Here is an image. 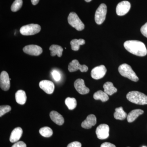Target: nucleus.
<instances>
[{
  "label": "nucleus",
  "instance_id": "nucleus-1",
  "mask_svg": "<svg viewBox=\"0 0 147 147\" xmlns=\"http://www.w3.org/2000/svg\"><path fill=\"white\" fill-rule=\"evenodd\" d=\"M124 47L129 53L139 57H144L147 54V50L144 43L137 40L125 41Z\"/></svg>",
  "mask_w": 147,
  "mask_h": 147
},
{
  "label": "nucleus",
  "instance_id": "nucleus-2",
  "mask_svg": "<svg viewBox=\"0 0 147 147\" xmlns=\"http://www.w3.org/2000/svg\"><path fill=\"white\" fill-rule=\"evenodd\" d=\"M126 98L130 102L137 105L147 104V96L140 92L133 91L127 94Z\"/></svg>",
  "mask_w": 147,
  "mask_h": 147
},
{
  "label": "nucleus",
  "instance_id": "nucleus-3",
  "mask_svg": "<svg viewBox=\"0 0 147 147\" xmlns=\"http://www.w3.org/2000/svg\"><path fill=\"white\" fill-rule=\"evenodd\" d=\"M118 70L121 76L128 78L134 82L139 81V78L136 73L133 71L131 67L127 64L124 63L121 65L119 66Z\"/></svg>",
  "mask_w": 147,
  "mask_h": 147
},
{
  "label": "nucleus",
  "instance_id": "nucleus-4",
  "mask_svg": "<svg viewBox=\"0 0 147 147\" xmlns=\"http://www.w3.org/2000/svg\"><path fill=\"white\" fill-rule=\"evenodd\" d=\"M67 20L69 24L77 30H83L85 28L84 24L75 12H71L69 13Z\"/></svg>",
  "mask_w": 147,
  "mask_h": 147
},
{
  "label": "nucleus",
  "instance_id": "nucleus-5",
  "mask_svg": "<svg viewBox=\"0 0 147 147\" xmlns=\"http://www.w3.org/2000/svg\"><path fill=\"white\" fill-rule=\"evenodd\" d=\"M40 30L41 27L38 24H30L21 27L20 32L23 35L30 36L38 33Z\"/></svg>",
  "mask_w": 147,
  "mask_h": 147
},
{
  "label": "nucleus",
  "instance_id": "nucleus-6",
  "mask_svg": "<svg viewBox=\"0 0 147 147\" xmlns=\"http://www.w3.org/2000/svg\"><path fill=\"white\" fill-rule=\"evenodd\" d=\"M107 6L104 3L101 4L96 9L95 14V21L98 25H100L105 21L107 14Z\"/></svg>",
  "mask_w": 147,
  "mask_h": 147
},
{
  "label": "nucleus",
  "instance_id": "nucleus-7",
  "mask_svg": "<svg viewBox=\"0 0 147 147\" xmlns=\"http://www.w3.org/2000/svg\"><path fill=\"white\" fill-rule=\"evenodd\" d=\"M110 128L108 125L102 124L97 127L96 130V136L98 139L103 140L107 139L109 136Z\"/></svg>",
  "mask_w": 147,
  "mask_h": 147
},
{
  "label": "nucleus",
  "instance_id": "nucleus-8",
  "mask_svg": "<svg viewBox=\"0 0 147 147\" xmlns=\"http://www.w3.org/2000/svg\"><path fill=\"white\" fill-rule=\"evenodd\" d=\"M107 72V69L104 65L96 67L93 69L91 72V76L93 79L98 80L103 78Z\"/></svg>",
  "mask_w": 147,
  "mask_h": 147
},
{
  "label": "nucleus",
  "instance_id": "nucleus-9",
  "mask_svg": "<svg viewBox=\"0 0 147 147\" xmlns=\"http://www.w3.org/2000/svg\"><path fill=\"white\" fill-rule=\"evenodd\" d=\"M131 4L127 1H123L119 3L116 7V12L118 16H122L128 13L130 10Z\"/></svg>",
  "mask_w": 147,
  "mask_h": 147
},
{
  "label": "nucleus",
  "instance_id": "nucleus-10",
  "mask_svg": "<svg viewBox=\"0 0 147 147\" xmlns=\"http://www.w3.org/2000/svg\"><path fill=\"white\" fill-rule=\"evenodd\" d=\"M10 80L8 73L6 71H2L0 75V86L2 90L5 91L9 90L10 87Z\"/></svg>",
  "mask_w": 147,
  "mask_h": 147
},
{
  "label": "nucleus",
  "instance_id": "nucleus-11",
  "mask_svg": "<svg viewBox=\"0 0 147 147\" xmlns=\"http://www.w3.org/2000/svg\"><path fill=\"white\" fill-rule=\"evenodd\" d=\"M23 51L26 54L35 56H39L42 52L41 47L35 45H26L23 48Z\"/></svg>",
  "mask_w": 147,
  "mask_h": 147
},
{
  "label": "nucleus",
  "instance_id": "nucleus-12",
  "mask_svg": "<svg viewBox=\"0 0 147 147\" xmlns=\"http://www.w3.org/2000/svg\"><path fill=\"white\" fill-rule=\"evenodd\" d=\"M68 70L70 72H74L80 70L81 72H86L88 68L85 65L80 64L79 61L77 60H73L69 63L68 65Z\"/></svg>",
  "mask_w": 147,
  "mask_h": 147
},
{
  "label": "nucleus",
  "instance_id": "nucleus-13",
  "mask_svg": "<svg viewBox=\"0 0 147 147\" xmlns=\"http://www.w3.org/2000/svg\"><path fill=\"white\" fill-rule=\"evenodd\" d=\"M39 87L47 94H52L55 90V85L49 80H42L39 83Z\"/></svg>",
  "mask_w": 147,
  "mask_h": 147
},
{
  "label": "nucleus",
  "instance_id": "nucleus-14",
  "mask_svg": "<svg viewBox=\"0 0 147 147\" xmlns=\"http://www.w3.org/2000/svg\"><path fill=\"white\" fill-rule=\"evenodd\" d=\"M74 86L76 91L80 94H86L89 92V89L85 86L83 79H79L76 80L74 82Z\"/></svg>",
  "mask_w": 147,
  "mask_h": 147
},
{
  "label": "nucleus",
  "instance_id": "nucleus-15",
  "mask_svg": "<svg viewBox=\"0 0 147 147\" xmlns=\"http://www.w3.org/2000/svg\"><path fill=\"white\" fill-rule=\"evenodd\" d=\"M96 118L94 115H89L86 119L82 123V127L83 128L89 129L92 128V127L96 124Z\"/></svg>",
  "mask_w": 147,
  "mask_h": 147
},
{
  "label": "nucleus",
  "instance_id": "nucleus-16",
  "mask_svg": "<svg viewBox=\"0 0 147 147\" xmlns=\"http://www.w3.org/2000/svg\"><path fill=\"white\" fill-rule=\"evenodd\" d=\"M23 129L20 127H17L13 129L11 134L9 141L11 143L18 142L22 137Z\"/></svg>",
  "mask_w": 147,
  "mask_h": 147
},
{
  "label": "nucleus",
  "instance_id": "nucleus-17",
  "mask_svg": "<svg viewBox=\"0 0 147 147\" xmlns=\"http://www.w3.org/2000/svg\"><path fill=\"white\" fill-rule=\"evenodd\" d=\"M50 116L51 120L58 125H62L64 123L63 117L57 111H52L50 112Z\"/></svg>",
  "mask_w": 147,
  "mask_h": 147
},
{
  "label": "nucleus",
  "instance_id": "nucleus-18",
  "mask_svg": "<svg viewBox=\"0 0 147 147\" xmlns=\"http://www.w3.org/2000/svg\"><path fill=\"white\" fill-rule=\"evenodd\" d=\"M144 113V111L141 109H136L131 111L127 115V119L129 123L134 121L139 116L141 115Z\"/></svg>",
  "mask_w": 147,
  "mask_h": 147
},
{
  "label": "nucleus",
  "instance_id": "nucleus-19",
  "mask_svg": "<svg viewBox=\"0 0 147 147\" xmlns=\"http://www.w3.org/2000/svg\"><path fill=\"white\" fill-rule=\"evenodd\" d=\"M16 102L20 105H24L27 100L26 92L23 90H18L15 94Z\"/></svg>",
  "mask_w": 147,
  "mask_h": 147
},
{
  "label": "nucleus",
  "instance_id": "nucleus-20",
  "mask_svg": "<svg viewBox=\"0 0 147 147\" xmlns=\"http://www.w3.org/2000/svg\"><path fill=\"white\" fill-rule=\"evenodd\" d=\"M104 91L108 95L111 96L115 93L117 92V90L114 87L113 84L111 82H107L103 85Z\"/></svg>",
  "mask_w": 147,
  "mask_h": 147
},
{
  "label": "nucleus",
  "instance_id": "nucleus-21",
  "mask_svg": "<svg viewBox=\"0 0 147 147\" xmlns=\"http://www.w3.org/2000/svg\"><path fill=\"white\" fill-rule=\"evenodd\" d=\"M50 50L51 51L50 54L53 57L57 55L59 57H60L62 55L63 48L61 46L57 45H53L50 47Z\"/></svg>",
  "mask_w": 147,
  "mask_h": 147
},
{
  "label": "nucleus",
  "instance_id": "nucleus-22",
  "mask_svg": "<svg viewBox=\"0 0 147 147\" xmlns=\"http://www.w3.org/2000/svg\"><path fill=\"white\" fill-rule=\"evenodd\" d=\"M115 110V112L114 113V116L116 119L123 120L127 117V114L124 111L122 107L116 108Z\"/></svg>",
  "mask_w": 147,
  "mask_h": 147
},
{
  "label": "nucleus",
  "instance_id": "nucleus-23",
  "mask_svg": "<svg viewBox=\"0 0 147 147\" xmlns=\"http://www.w3.org/2000/svg\"><path fill=\"white\" fill-rule=\"evenodd\" d=\"M93 97L95 100H100L103 102L107 101L109 99L108 95L102 90H98L93 95Z\"/></svg>",
  "mask_w": 147,
  "mask_h": 147
},
{
  "label": "nucleus",
  "instance_id": "nucleus-24",
  "mask_svg": "<svg viewBox=\"0 0 147 147\" xmlns=\"http://www.w3.org/2000/svg\"><path fill=\"white\" fill-rule=\"evenodd\" d=\"M85 42V40L83 39L72 40L70 42L71 49L74 51H78L80 48V45H84Z\"/></svg>",
  "mask_w": 147,
  "mask_h": 147
},
{
  "label": "nucleus",
  "instance_id": "nucleus-25",
  "mask_svg": "<svg viewBox=\"0 0 147 147\" xmlns=\"http://www.w3.org/2000/svg\"><path fill=\"white\" fill-rule=\"evenodd\" d=\"M65 102V105L69 110H73L75 109L77 105V101L74 98H67Z\"/></svg>",
  "mask_w": 147,
  "mask_h": 147
},
{
  "label": "nucleus",
  "instance_id": "nucleus-26",
  "mask_svg": "<svg viewBox=\"0 0 147 147\" xmlns=\"http://www.w3.org/2000/svg\"><path fill=\"white\" fill-rule=\"evenodd\" d=\"M39 133L40 135L45 137H50L53 134L52 129L48 127H44L40 129Z\"/></svg>",
  "mask_w": 147,
  "mask_h": 147
},
{
  "label": "nucleus",
  "instance_id": "nucleus-27",
  "mask_svg": "<svg viewBox=\"0 0 147 147\" xmlns=\"http://www.w3.org/2000/svg\"><path fill=\"white\" fill-rule=\"evenodd\" d=\"M23 5V1L22 0H15L11 7V11L16 12L19 10L22 7Z\"/></svg>",
  "mask_w": 147,
  "mask_h": 147
},
{
  "label": "nucleus",
  "instance_id": "nucleus-28",
  "mask_svg": "<svg viewBox=\"0 0 147 147\" xmlns=\"http://www.w3.org/2000/svg\"><path fill=\"white\" fill-rule=\"evenodd\" d=\"M11 109V107L9 105H1L0 106V117H1L6 113L9 112Z\"/></svg>",
  "mask_w": 147,
  "mask_h": 147
},
{
  "label": "nucleus",
  "instance_id": "nucleus-29",
  "mask_svg": "<svg viewBox=\"0 0 147 147\" xmlns=\"http://www.w3.org/2000/svg\"><path fill=\"white\" fill-rule=\"evenodd\" d=\"M53 79L56 82H59L61 80V75L60 73L57 70H54L51 72Z\"/></svg>",
  "mask_w": 147,
  "mask_h": 147
},
{
  "label": "nucleus",
  "instance_id": "nucleus-30",
  "mask_svg": "<svg viewBox=\"0 0 147 147\" xmlns=\"http://www.w3.org/2000/svg\"><path fill=\"white\" fill-rule=\"evenodd\" d=\"M141 32L144 36L147 38V22L142 26L141 28Z\"/></svg>",
  "mask_w": 147,
  "mask_h": 147
},
{
  "label": "nucleus",
  "instance_id": "nucleus-31",
  "mask_svg": "<svg viewBox=\"0 0 147 147\" xmlns=\"http://www.w3.org/2000/svg\"><path fill=\"white\" fill-rule=\"evenodd\" d=\"M67 147H82V144L78 142H74L69 144Z\"/></svg>",
  "mask_w": 147,
  "mask_h": 147
},
{
  "label": "nucleus",
  "instance_id": "nucleus-32",
  "mask_svg": "<svg viewBox=\"0 0 147 147\" xmlns=\"http://www.w3.org/2000/svg\"><path fill=\"white\" fill-rule=\"evenodd\" d=\"M11 147H27V146L24 142L20 141L15 143Z\"/></svg>",
  "mask_w": 147,
  "mask_h": 147
},
{
  "label": "nucleus",
  "instance_id": "nucleus-33",
  "mask_svg": "<svg viewBox=\"0 0 147 147\" xmlns=\"http://www.w3.org/2000/svg\"><path fill=\"white\" fill-rule=\"evenodd\" d=\"M100 147H116V146L115 145L111 143L105 142L101 144Z\"/></svg>",
  "mask_w": 147,
  "mask_h": 147
},
{
  "label": "nucleus",
  "instance_id": "nucleus-34",
  "mask_svg": "<svg viewBox=\"0 0 147 147\" xmlns=\"http://www.w3.org/2000/svg\"><path fill=\"white\" fill-rule=\"evenodd\" d=\"M31 2L33 5H36L39 2V0H31Z\"/></svg>",
  "mask_w": 147,
  "mask_h": 147
},
{
  "label": "nucleus",
  "instance_id": "nucleus-35",
  "mask_svg": "<svg viewBox=\"0 0 147 147\" xmlns=\"http://www.w3.org/2000/svg\"><path fill=\"white\" fill-rule=\"evenodd\" d=\"M85 1H86V2H90L92 0H85Z\"/></svg>",
  "mask_w": 147,
  "mask_h": 147
},
{
  "label": "nucleus",
  "instance_id": "nucleus-36",
  "mask_svg": "<svg viewBox=\"0 0 147 147\" xmlns=\"http://www.w3.org/2000/svg\"><path fill=\"white\" fill-rule=\"evenodd\" d=\"M143 147H146V146H143Z\"/></svg>",
  "mask_w": 147,
  "mask_h": 147
},
{
  "label": "nucleus",
  "instance_id": "nucleus-37",
  "mask_svg": "<svg viewBox=\"0 0 147 147\" xmlns=\"http://www.w3.org/2000/svg\"></svg>",
  "mask_w": 147,
  "mask_h": 147
}]
</instances>
